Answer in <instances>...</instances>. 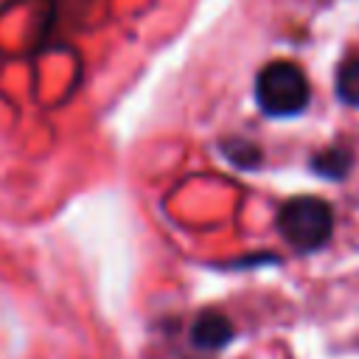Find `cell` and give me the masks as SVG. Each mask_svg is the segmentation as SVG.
<instances>
[{"mask_svg": "<svg viewBox=\"0 0 359 359\" xmlns=\"http://www.w3.org/2000/svg\"><path fill=\"white\" fill-rule=\"evenodd\" d=\"M309 81L292 62H269L255 79V101L269 118H292L309 107Z\"/></svg>", "mask_w": 359, "mask_h": 359, "instance_id": "1", "label": "cell"}, {"mask_svg": "<svg viewBox=\"0 0 359 359\" xmlns=\"http://www.w3.org/2000/svg\"><path fill=\"white\" fill-rule=\"evenodd\" d=\"M331 227H334V213H331L328 202H323L317 196H294V199L283 202L278 210L280 236L294 250H303V252L323 247L331 236Z\"/></svg>", "mask_w": 359, "mask_h": 359, "instance_id": "2", "label": "cell"}, {"mask_svg": "<svg viewBox=\"0 0 359 359\" xmlns=\"http://www.w3.org/2000/svg\"><path fill=\"white\" fill-rule=\"evenodd\" d=\"M230 339H233V325H230V320H227L222 311H216V309L202 311V314L194 320V325H191V342H194L199 351H219V348H224Z\"/></svg>", "mask_w": 359, "mask_h": 359, "instance_id": "3", "label": "cell"}, {"mask_svg": "<svg viewBox=\"0 0 359 359\" xmlns=\"http://www.w3.org/2000/svg\"><path fill=\"white\" fill-rule=\"evenodd\" d=\"M337 95L351 104L359 107V59H348L339 65L337 70Z\"/></svg>", "mask_w": 359, "mask_h": 359, "instance_id": "4", "label": "cell"}, {"mask_svg": "<svg viewBox=\"0 0 359 359\" xmlns=\"http://www.w3.org/2000/svg\"><path fill=\"white\" fill-rule=\"evenodd\" d=\"M314 168L320 174H328V177H339L345 171V154L342 151H328V154H320Z\"/></svg>", "mask_w": 359, "mask_h": 359, "instance_id": "5", "label": "cell"}]
</instances>
